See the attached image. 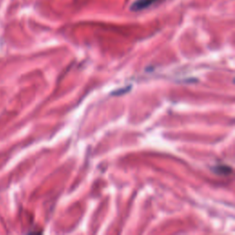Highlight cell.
Wrapping results in <instances>:
<instances>
[{"instance_id":"6da1fadb","label":"cell","mask_w":235,"mask_h":235,"mask_svg":"<svg viewBox=\"0 0 235 235\" xmlns=\"http://www.w3.org/2000/svg\"><path fill=\"white\" fill-rule=\"evenodd\" d=\"M159 0H136L132 4L131 10L137 12V11L146 9V8L150 7L154 3H156Z\"/></svg>"}]
</instances>
